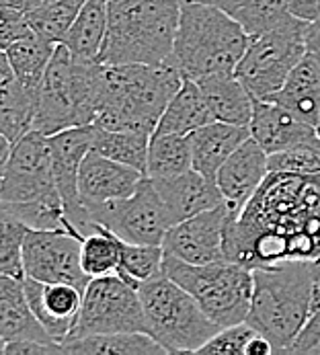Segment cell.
I'll return each mask as SVG.
<instances>
[{
  "label": "cell",
  "mask_w": 320,
  "mask_h": 355,
  "mask_svg": "<svg viewBox=\"0 0 320 355\" xmlns=\"http://www.w3.org/2000/svg\"><path fill=\"white\" fill-rule=\"evenodd\" d=\"M31 31L27 12L12 6H0V48L6 50L12 42Z\"/></svg>",
  "instance_id": "cell-40"
},
{
  "label": "cell",
  "mask_w": 320,
  "mask_h": 355,
  "mask_svg": "<svg viewBox=\"0 0 320 355\" xmlns=\"http://www.w3.org/2000/svg\"><path fill=\"white\" fill-rule=\"evenodd\" d=\"M0 202H39L60 196L53 179L50 140L37 130H31L12 146L8 160L0 166Z\"/></svg>",
  "instance_id": "cell-12"
},
{
  "label": "cell",
  "mask_w": 320,
  "mask_h": 355,
  "mask_svg": "<svg viewBox=\"0 0 320 355\" xmlns=\"http://www.w3.org/2000/svg\"><path fill=\"white\" fill-rule=\"evenodd\" d=\"M269 175V154L251 136L220 166L215 183L230 214H238L257 193Z\"/></svg>",
  "instance_id": "cell-17"
},
{
  "label": "cell",
  "mask_w": 320,
  "mask_h": 355,
  "mask_svg": "<svg viewBox=\"0 0 320 355\" xmlns=\"http://www.w3.org/2000/svg\"><path fill=\"white\" fill-rule=\"evenodd\" d=\"M53 0H25V10L29 12V10H35V8H39V6H46V4H50Z\"/></svg>",
  "instance_id": "cell-46"
},
{
  "label": "cell",
  "mask_w": 320,
  "mask_h": 355,
  "mask_svg": "<svg viewBox=\"0 0 320 355\" xmlns=\"http://www.w3.org/2000/svg\"><path fill=\"white\" fill-rule=\"evenodd\" d=\"M91 224L99 222L127 243L160 245L172 226L168 209L150 177H144L138 189L123 200L99 205L89 211Z\"/></svg>",
  "instance_id": "cell-11"
},
{
  "label": "cell",
  "mask_w": 320,
  "mask_h": 355,
  "mask_svg": "<svg viewBox=\"0 0 320 355\" xmlns=\"http://www.w3.org/2000/svg\"><path fill=\"white\" fill-rule=\"evenodd\" d=\"M317 263H283L253 269V302L247 322L285 354L314 312Z\"/></svg>",
  "instance_id": "cell-4"
},
{
  "label": "cell",
  "mask_w": 320,
  "mask_h": 355,
  "mask_svg": "<svg viewBox=\"0 0 320 355\" xmlns=\"http://www.w3.org/2000/svg\"><path fill=\"white\" fill-rule=\"evenodd\" d=\"M25 296L37 320L50 333L53 341H64L80 314L85 290L74 284H46L33 277L23 279Z\"/></svg>",
  "instance_id": "cell-18"
},
{
  "label": "cell",
  "mask_w": 320,
  "mask_h": 355,
  "mask_svg": "<svg viewBox=\"0 0 320 355\" xmlns=\"http://www.w3.org/2000/svg\"><path fill=\"white\" fill-rule=\"evenodd\" d=\"M183 0H109L107 35L99 62L103 64H166Z\"/></svg>",
  "instance_id": "cell-5"
},
{
  "label": "cell",
  "mask_w": 320,
  "mask_h": 355,
  "mask_svg": "<svg viewBox=\"0 0 320 355\" xmlns=\"http://www.w3.org/2000/svg\"><path fill=\"white\" fill-rule=\"evenodd\" d=\"M39 89L17 78L6 53L0 55V134L15 146L33 130Z\"/></svg>",
  "instance_id": "cell-20"
},
{
  "label": "cell",
  "mask_w": 320,
  "mask_h": 355,
  "mask_svg": "<svg viewBox=\"0 0 320 355\" xmlns=\"http://www.w3.org/2000/svg\"><path fill=\"white\" fill-rule=\"evenodd\" d=\"M215 121L251 125L255 97L236 74H212L197 80Z\"/></svg>",
  "instance_id": "cell-25"
},
{
  "label": "cell",
  "mask_w": 320,
  "mask_h": 355,
  "mask_svg": "<svg viewBox=\"0 0 320 355\" xmlns=\"http://www.w3.org/2000/svg\"><path fill=\"white\" fill-rule=\"evenodd\" d=\"M230 15L251 37L273 31L294 19L290 12V0H245Z\"/></svg>",
  "instance_id": "cell-34"
},
{
  "label": "cell",
  "mask_w": 320,
  "mask_h": 355,
  "mask_svg": "<svg viewBox=\"0 0 320 355\" xmlns=\"http://www.w3.org/2000/svg\"><path fill=\"white\" fill-rule=\"evenodd\" d=\"M251 136L267 154L281 153L319 136V130L271 99H255Z\"/></svg>",
  "instance_id": "cell-21"
},
{
  "label": "cell",
  "mask_w": 320,
  "mask_h": 355,
  "mask_svg": "<svg viewBox=\"0 0 320 355\" xmlns=\"http://www.w3.org/2000/svg\"><path fill=\"white\" fill-rule=\"evenodd\" d=\"M249 42L251 35L224 8L199 0H183L170 62L191 80L234 74Z\"/></svg>",
  "instance_id": "cell-3"
},
{
  "label": "cell",
  "mask_w": 320,
  "mask_h": 355,
  "mask_svg": "<svg viewBox=\"0 0 320 355\" xmlns=\"http://www.w3.org/2000/svg\"><path fill=\"white\" fill-rule=\"evenodd\" d=\"M199 2H208V4H215L220 8H224L226 12H232L236 6H240L245 0H199Z\"/></svg>",
  "instance_id": "cell-45"
},
{
  "label": "cell",
  "mask_w": 320,
  "mask_h": 355,
  "mask_svg": "<svg viewBox=\"0 0 320 355\" xmlns=\"http://www.w3.org/2000/svg\"><path fill=\"white\" fill-rule=\"evenodd\" d=\"M0 339L2 343L17 339L53 341L29 306L23 279L8 275H0Z\"/></svg>",
  "instance_id": "cell-23"
},
{
  "label": "cell",
  "mask_w": 320,
  "mask_h": 355,
  "mask_svg": "<svg viewBox=\"0 0 320 355\" xmlns=\"http://www.w3.org/2000/svg\"><path fill=\"white\" fill-rule=\"evenodd\" d=\"M93 132H95V123L68 128L53 136H48L50 150H52L53 179L66 207V216L82 236L89 234L91 218L87 207L80 202L78 175L85 156L93 150Z\"/></svg>",
  "instance_id": "cell-14"
},
{
  "label": "cell",
  "mask_w": 320,
  "mask_h": 355,
  "mask_svg": "<svg viewBox=\"0 0 320 355\" xmlns=\"http://www.w3.org/2000/svg\"><path fill=\"white\" fill-rule=\"evenodd\" d=\"M269 354H275L273 343L267 339L265 335L257 333V335L249 341V345H247V355H269Z\"/></svg>",
  "instance_id": "cell-44"
},
{
  "label": "cell",
  "mask_w": 320,
  "mask_h": 355,
  "mask_svg": "<svg viewBox=\"0 0 320 355\" xmlns=\"http://www.w3.org/2000/svg\"><path fill=\"white\" fill-rule=\"evenodd\" d=\"M146 175L134 166L107 158L103 154L91 153L85 156L78 175V193L87 211L130 198Z\"/></svg>",
  "instance_id": "cell-16"
},
{
  "label": "cell",
  "mask_w": 320,
  "mask_h": 355,
  "mask_svg": "<svg viewBox=\"0 0 320 355\" xmlns=\"http://www.w3.org/2000/svg\"><path fill=\"white\" fill-rule=\"evenodd\" d=\"M310 29L312 23L294 17L273 31L251 37L234 74L255 99H267L283 87L290 72L310 50Z\"/></svg>",
  "instance_id": "cell-9"
},
{
  "label": "cell",
  "mask_w": 320,
  "mask_h": 355,
  "mask_svg": "<svg viewBox=\"0 0 320 355\" xmlns=\"http://www.w3.org/2000/svg\"><path fill=\"white\" fill-rule=\"evenodd\" d=\"M148 134L140 132H121V130H105L95 123L93 132V150L103 154L107 158H113L117 162H123L127 166H134L146 175L148 164V148H150Z\"/></svg>",
  "instance_id": "cell-31"
},
{
  "label": "cell",
  "mask_w": 320,
  "mask_h": 355,
  "mask_svg": "<svg viewBox=\"0 0 320 355\" xmlns=\"http://www.w3.org/2000/svg\"><path fill=\"white\" fill-rule=\"evenodd\" d=\"M224 254L245 267L320 265V173H269L238 214H228Z\"/></svg>",
  "instance_id": "cell-1"
},
{
  "label": "cell",
  "mask_w": 320,
  "mask_h": 355,
  "mask_svg": "<svg viewBox=\"0 0 320 355\" xmlns=\"http://www.w3.org/2000/svg\"><path fill=\"white\" fill-rule=\"evenodd\" d=\"M310 40L320 42V19L317 23H312V29H310Z\"/></svg>",
  "instance_id": "cell-49"
},
{
  "label": "cell",
  "mask_w": 320,
  "mask_h": 355,
  "mask_svg": "<svg viewBox=\"0 0 320 355\" xmlns=\"http://www.w3.org/2000/svg\"><path fill=\"white\" fill-rule=\"evenodd\" d=\"M103 2H109V0H103Z\"/></svg>",
  "instance_id": "cell-51"
},
{
  "label": "cell",
  "mask_w": 320,
  "mask_h": 355,
  "mask_svg": "<svg viewBox=\"0 0 320 355\" xmlns=\"http://www.w3.org/2000/svg\"><path fill=\"white\" fill-rule=\"evenodd\" d=\"M193 168L191 134H152L146 177L170 179Z\"/></svg>",
  "instance_id": "cell-29"
},
{
  "label": "cell",
  "mask_w": 320,
  "mask_h": 355,
  "mask_svg": "<svg viewBox=\"0 0 320 355\" xmlns=\"http://www.w3.org/2000/svg\"><path fill=\"white\" fill-rule=\"evenodd\" d=\"M257 335V331L245 320L232 327L220 329L212 339L199 347L197 354L204 355H247V345L249 341Z\"/></svg>",
  "instance_id": "cell-39"
},
{
  "label": "cell",
  "mask_w": 320,
  "mask_h": 355,
  "mask_svg": "<svg viewBox=\"0 0 320 355\" xmlns=\"http://www.w3.org/2000/svg\"><path fill=\"white\" fill-rule=\"evenodd\" d=\"M251 138V128L234 125L226 121H210L191 132L193 168L215 181L220 166L228 160L242 142Z\"/></svg>",
  "instance_id": "cell-24"
},
{
  "label": "cell",
  "mask_w": 320,
  "mask_h": 355,
  "mask_svg": "<svg viewBox=\"0 0 320 355\" xmlns=\"http://www.w3.org/2000/svg\"><path fill=\"white\" fill-rule=\"evenodd\" d=\"M162 271L185 288L213 322L224 329L245 322L253 302V269L232 261L191 265L164 253Z\"/></svg>",
  "instance_id": "cell-8"
},
{
  "label": "cell",
  "mask_w": 320,
  "mask_h": 355,
  "mask_svg": "<svg viewBox=\"0 0 320 355\" xmlns=\"http://www.w3.org/2000/svg\"><path fill=\"white\" fill-rule=\"evenodd\" d=\"M228 205L206 209L193 218L172 224L162 241L166 254H175L191 265H208L226 261L224 254V226L228 220Z\"/></svg>",
  "instance_id": "cell-15"
},
{
  "label": "cell",
  "mask_w": 320,
  "mask_h": 355,
  "mask_svg": "<svg viewBox=\"0 0 320 355\" xmlns=\"http://www.w3.org/2000/svg\"><path fill=\"white\" fill-rule=\"evenodd\" d=\"M159 196L168 209L170 222H183L187 218H193L206 209L217 207L226 203L217 183L213 179H208L199 171L191 168L179 177L170 179H152Z\"/></svg>",
  "instance_id": "cell-19"
},
{
  "label": "cell",
  "mask_w": 320,
  "mask_h": 355,
  "mask_svg": "<svg viewBox=\"0 0 320 355\" xmlns=\"http://www.w3.org/2000/svg\"><path fill=\"white\" fill-rule=\"evenodd\" d=\"M2 355H53L64 354L62 343L60 341H35V339H17V341H8L2 343L0 347Z\"/></svg>",
  "instance_id": "cell-42"
},
{
  "label": "cell",
  "mask_w": 320,
  "mask_h": 355,
  "mask_svg": "<svg viewBox=\"0 0 320 355\" xmlns=\"http://www.w3.org/2000/svg\"><path fill=\"white\" fill-rule=\"evenodd\" d=\"M80 234L72 230H29L23 245V265L27 277L46 282V284H74L87 288L93 277L82 269Z\"/></svg>",
  "instance_id": "cell-13"
},
{
  "label": "cell",
  "mask_w": 320,
  "mask_h": 355,
  "mask_svg": "<svg viewBox=\"0 0 320 355\" xmlns=\"http://www.w3.org/2000/svg\"><path fill=\"white\" fill-rule=\"evenodd\" d=\"M290 12L306 23L320 19V0H290Z\"/></svg>",
  "instance_id": "cell-43"
},
{
  "label": "cell",
  "mask_w": 320,
  "mask_h": 355,
  "mask_svg": "<svg viewBox=\"0 0 320 355\" xmlns=\"http://www.w3.org/2000/svg\"><path fill=\"white\" fill-rule=\"evenodd\" d=\"M285 354H320V308H317Z\"/></svg>",
  "instance_id": "cell-41"
},
{
  "label": "cell",
  "mask_w": 320,
  "mask_h": 355,
  "mask_svg": "<svg viewBox=\"0 0 320 355\" xmlns=\"http://www.w3.org/2000/svg\"><path fill=\"white\" fill-rule=\"evenodd\" d=\"M101 333H148L138 288L117 273L93 277L89 282L80 314L66 339Z\"/></svg>",
  "instance_id": "cell-10"
},
{
  "label": "cell",
  "mask_w": 320,
  "mask_h": 355,
  "mask_svg": "<svg viewBox=\"0 0 320 355\" xmlns=\"http://www.w3.org/2000/svg\"><path fill=\"white\" fill-rule=\"evenodd\" d=\"M0 214L12 216L19 222H23L25 226L33 228V230H72L76 234H80L72 222L66 216V207L62 198H48V200H39V202H25V203H6L0 202ZM82 236V234H80Z\"/></svg>",
  "instance_id": "cell-33"
},
{
  "label": "cell",
  "mask_w": 320,
  "mask_h": 355,
  "mask_svg": "<svg viewBox=\"0 0 320 355\" xmlns=\"http://www.w3.org/2000/svg\"><path fill=\"white\" fill-rule=\"evenodd\" d=\"M107 23H109L107 2L87 0L62 44L78 62L99 60L107 35Z\"/></svg>",
  "instance_id": "cell-28"
},
{
  "label": "cell",
  "mask_w": 320,
  "mask_h": 355,
  "mask_svg": "<svg viewBox=\"0 0 320 355\" xmlns=\"http://www.w3.org/2000/svg\"><path fill=\"white\" fill-rule=\"evenodd\" d=\"M148 335L166 354H197L220 327L202 310L197 300L164 271L138 286Z\"/></svg>",
  "instance_id": "cell-7"
},
{
  "label": "cell",
  "mask_w": 320,
  "mask_h": 355,
  "mask_svg": "<svg viewBox=\"0 0 320 355\" xmlns=\"http://www.w3.org/2000/svg\"><path fill=\"white\" fill-rule=\"evenodd\" d=\"M0 6H12V8L25 10V0H0ZM25 12H27V10H25Z\"/></svg>",
  "instance_id": "cell-47"
},
{
  "label": "cell",
  "mask_w": 320,
  "mask_h": 355,
  "mask_svg": "<svg viewBox=\"0 0 320 355\" xmlns=\"http://www.w3.org/2000/svg\"><path fill=\"white\" fill-rule=\"evenodd\" d=\"M185 76L172 64H103L99 62V111L95 123L105 130L152 136L166 105Z\"/></svg>",
  "instance_id": "cell-2"
},
{
  "label": "cell",
  "mask_w": 320,
  "mask_h": 355,
  "mask_svg": "<svg viewBox=\"0 0 320 355\" xmlns=\"http://www.w3.org/2000/svg\"><path fill=\"white\" fill-rule=\"evenodd\" d=\"M55 46L57 44L42 37L39 33H35L31 29L29 33L19 37L17 42H12L6 50L2 51L6 53L17 78L29 87L39 89L44 74L48 70V64L55 51Z\"/></svg>",
  "instance_id": "cell-30"
},
{
  "label": "cell",
  "mask_w": 320,
  "mask_h": 355,
  "mask_svg": "<svg viewBox=\"0 0 320 355\" xmlns=\"http://www.w3.org/2000/svg\"><path fill=\"white\" fill-rule=\"evenodd\" d=\"M267 99L279 103L298 119L317 128L320 117V42L310 40V50L290 72L283 87Z\"/></svg>",
  "instance_id": "cell-22"
},
{
  "label": "cell",
  "mask_w": 320,
  "mask_h": 355,
  "mask_svg": "<svg viewBox=\"0 0 320 355\" xmlns=\"http://www.w3.org/2000/svg\"><path fill=\"white\" fill-rule=\"evenodd\" d=\"M317 130H319V134H320V117H319V123H317Z\"/></svg>",
  "instance_id": "cell-50"
},
{
  "label": "cell",
  "mask_w": 320,
  "mask_h": 355,
  "mask_svg": "<svg viewBox=\"0 0 320 355\" xmlns=\"http://www.w3.org/2000/svg\"><path fill=\"white\" fill-rule=\"evenodd\" d=\"M215 121L197 80L185 78L177 95L166 105L154 134H191Z\"/></svg>",
  "instance_id": "cell-26"
},
{
  "label": "cell",
  "mask_w": 320,
  "mask_h": 355,
  "mask_svg": "<svg viewBox=\"0 0 320 355\" xmlns=\"http://www.w3.org/2000/svg\"><path fill=\"white\" fill-rule=\"evenodd\" d=\"M31 228L12 216L0 214V275L25 279L23 265V245Z\"/></svg>",
  "instance_id": "cell-37"
},
{
  "label": "cell",
  "mask_w": 320,
  "mask_h": 355,
  "mask_svg": "<svg viewBox=\"0 0 320 355\" xmlns=\"http://www.w3.org/2000/svg\"><path fill=\"white\" fill-rule=\"evenodd\" d=\"M164 249L160 245H136L121 239V253L117 275H121L132 286H140L162 273Z\"/></svg>",
  "instance_id": "cell-36"
},
{
  "label": "cell",
  "mask_w": 320,
  "mask_h": 355,
  "mask_svg": "<svg viewBox=\"0 0 320 355\" xmlns=\"http://www.w3.org/2000/svg\"><path fill=\"white\" fill-rule=\"evenodd\" d=\"M99 60L78 62L64 44H57L39 87V105L33 130L53 136L68 128L91 125L99 111Z\"/></svg>",
  "instance_id": "cell-6"
},
{
  "label": "cell",
  "mask_w": 320,
  "mask_h": 355,
  "mask_svg": "<svg viewBox=\"0 0 320 355\" xmlns=\"http://www.w3.org/2000/svg\"><path fill=\"white\" fill-rule=\"evenodd\" d=\"M68 355H164L166 349L148 333H101L62 341Z\"/></svg>",
  "instance_id": "cell-27"
},
{
  "label": "cell",
  "mask_w": 320,
  "mask_h": 355,
  "mask_svg": "<svg viewBox=\"0 0 320 355\" xmlns=\"http://www.w3.org/2000/svg\"><path fill=\"white\" fill-rule=\"evenodd\" d=\"M87 0H53L46 6L27 12V21L35 33L50 40L53 44H62L72 23L76 21L80 8Z\"/></svg>",
  "instance_id": "cell-35"
},
{
  "label": "cell",
  "mask_w": 320,
  "mask_h": 355,
  "mask_svg": "<svg viewBox=\"0 0 320 355\" xmlns=\"http://www.w3.org/2000/svg\"><path fill=\"white\" fill-rule=\"evenodd\" d=\"M269 173H292V175L320 173V134L287 150L269 154Z\"/></svg>",
  "instance_id": "cell-38"
},
{
  "label": "cell",
  "mask_w": 320,
  "mask_h": 355,
  "mask_svg": "<svg viewBox=\"0 0 320 355\" xmlns=\"http://www.w3.org/2000/svg\"><path fill=\"white\" fill-rule=\"evenodd\" d=\"M119 253H121V236H117L103 224L93 222L89 234L82 239V251H80L85 273L89 277L117 273Z\"/></svg>",
  "instance_id": "cell-32"
},
{
  "label": "cell",
  "mask_w": 320,
  "mask_h": 355,
  "mask_svg": "<svg viewBox=\"0 0 320 355\" xmlns=\"http://www.w3.org/2000/svg\"><path fill=\"white\" fill-rule=\"evenodd\" d=\"M320 308V265H319V275H317V286H314V310Z\"/></svg>",
  "instance_id": "cell-48"
}]
</instances>
